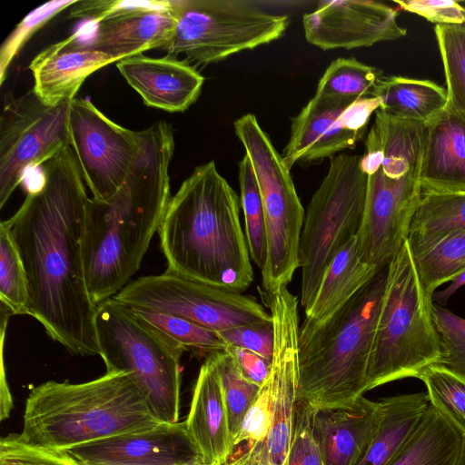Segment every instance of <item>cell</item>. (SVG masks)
Returning <instances> with one entry per match:
<instances>
[{
    "instance_id": "f1b7e54d",
    "label": "cell",
    "mask_w": 465,
    "mask_h": 465,
    "mask_svg": "<svg viewBox=\"0 0 465 465\" xmlns=\"http://www.w3.org/2000/svg\"><path fill=\"white\" fill-rule=\"evenodd\" d=\"M465 231V193L422 194L411 220L408 242L412 255Z\"/></svg>"
},
{
    "instance_id": "ac0fdd59",
    "label": "cell",
    "mask_w": 465,
    "mask_h": 465,
    "mask_svg": "<svg viewBox=\"0 0 465 465\" xmlns=\"http://www.w3.org/2000/svg\"><path fill=\"white\" fill-rule=\"evenodd\" d=\"M82 462L190 465L203 463L184 421L160 425L67 450Z\"/></svg>"
},
{
    "instance_id": "83f0119b",
    "label": "cell",
    "mask_w": 465,
    "mask_h": 465,
    "mask_svg": "<svg viewBox=\"0 0 465 465\" xmlns=\"http://www.w3.org/2000/svg\"><path fill=\"white\" fill-rule=\"evenodd\" d=\"M463 437L429 405L420 424L389 465H456Z\"/></svg>"
},
{
    "instance_id": "7bdbcfd3",
    "label": "cell",
    "mask_w": 465,
    "mask_h": 465,
    "mask_svg": "<svg viewBox=\"0 0 465 465\" xmlns=\"http://www.w3.org/2000/svg\"><path fill=\"white\" fill-rule=\"evenodd\" d=\"M272 401L271 381L268 376L242 420L240 430L233 442L234 450L242 444H243L242 447L243 450L264 440L272 421Z\"/></svg>"
},
{
    "instance_id": "ee69618b",
    "label": "cell",
    "mask_w": 465,
    "mask_h": 465,
    "mask_svg": "<svg viewBox=\"0 0 465 465\" xmlns=\"http://www.w3.org/2000/svg\"><path fill=\"white\" fill-rule=\"evenodd\" d=\"M218 334L227 346L247 349L272 361L274 346L272 322L241 325L219 331Z\"/></svg>"
},
{
    "instance_id": "ba28073f",
    "label": "cell",
    "mask_w": 465,
    "mask_h": 465,
    "mask_svg": "<svg viewBox=\"0 0 465 465\" xmlns=\"http://www.w3.org/2000/svg\"><path fill=\"white\" fill-rule=\"evenodd\" d=\"M95 323L106 371L128 372L160 422H179L184 351L113 298L97 306Z\"/></svg>"
},
{
    "instance_id": "7a4b0ae2",
    "label": "cell",
    "mask_w": 465,
    "mask_h": 465,
    "mask_svg": "<svg viewBox=\"0 0 465 465\" xmlns=\"http://www.w3.org/2000/svg\"><path fill=\"white\" fill-rule=\"evenodd\" d=\"M139 139L137 157L121 188L106 201L89 198L86 204L83 258L96 306L117 294L138 271L172 197V126L157 122L140 131Z\"/></svg>"
},
{
    "instance_id": "44dd1931",
    "label": "cell",
    "mask_w": 465,
    "mask_h": 465,
    "mask_svg": "<svg viewBox=\"0 0 465 465\" xmlns=\"http://www.w3.org/2000/svg\"><path fill=\"white\" fill-rule=\"evenodd\" d=\"M184 425L204 465H226L230 461L234 445L213 354L200 368Z\"/></svg>"
},
{
    "instance_id": "4dcf8cb0",
    "label": "cell",
    "mask_w": 465,
    "mask_h": 465,
    "mask_svg": "<svg viewBox=\"0 0 465 465\" xmlns=\"http://www.w3.org/2000/svg\"><path fill=\"white\" fill-rule=\"evenodd\" d=\"M412 256L422 287L432 298L438 287L465 270V231L450 235Z\"/></svg>"
},
{
    "instance_id": "277c9868",
    "label": "cell",
    "mask_w": 465,
    "mask_h": 465,
    "mask_svg": "<svg viewBox=\"0 0 465 465\" xmlns=\"http://www.w3.org/2000/svg\"><path fill=\"white\" fill-rule=\"evenodd\" d=\"M426 124L378 109L365 136L361 167L367 174V193L356 241L360 259L370 266L388 262L408 240L422 196Z\"/></svg>"
},
{
    "instance_id": "1f68e13d",
    "label": "cell",
    "mask_w": 465,
    "mask_h": 465,
    "mask_svg": "<svg viewBox=\"0 0 465 465\" xmlns=\"http://www.w3.org/2000/svg\"><path fill=\"white\" fill-rule=\"evenodd\" d=\"M383 72L354 57H340L327 67L317 85L315 94L360 99L371 96Z\"/></svg>"
},
{
    "instance_id": "681fc988",
    "label": "cell",
    "mask_w": 465,
    "mask_h": 465,
    "mask_svg": "<svg viewBox=\"0 0 465 465\" xmlns=\"http://www.w3.org/2000/svg\"><path fill=\"white\" fill-rule=\"evenodd\" d=\"M456 465H465V438H463L462 447L459 458L457 460Z\"/></svg>"
},
{
    "instance_id": "d590c367",
    "label": "cell",
    "mask_w": 465,
    "mask_h": 465,
    "mask_svg": "<svg viewBox=\"0 0 465 465\" xmlns=\"http://www.w3.org/2000/svg\"><path fill=\"white\" fill-rule=\"evenodd\" d=\"M0 302L11 314L28 315V283L19 252L6 227L0 224Z\"/></svg>"
},
{
    "instance_id": "cb8c5ba5",
    "label": "cell",
    "mask_w": 465,
    "mask_h": 465,
    "mask_svg": "<svg viewBox=\"0 0 465 465\" xmlns=\"http://www.w3.org/2000/svg\"><path fill=\"white\" fill-rule=\"evenodd\" d=\"M175 26L170 10L131 12L97 24L91 46L115 62L169 44Z\"/></svg>"
},
{
    "instance_id": "2e32d148",
    "label": "cell",
    "mask_w": 465,
    "mask_h": 465,
    "mask_svg": "<svg viewBox=\"0 0 465 465\" xmlns=\"http://www.w3.org/2000/svg\"><path fill=\"white\" fill-rule=\"evenodd\" d=\"M393 7L372 0L320 1L302 16L305 39L322 50L353 49L406 35Z\"/></svg>"
},
{
    "instance_id": "8fae6325",
    "label": "cell",
    "mask_w": 465,
    "mask_h": 465,
    "mask_svg": "<svg viewBox=\"0 0 465 465\" xmlns=\"http://www.w3.org/2000/svg\"><path fill=\"white\" fill-rule=\"evenodd\" d=\"M175 26L169 55L208 64L279 39L289 18L240 0H172Z\"/></svg>"
},
{
    "instance_id": "d6986e66",
    "label": "cell",
    "mask_w": 465,
    "mask_h": 465,
    "mask_svg": "<svg viewBox=\"0 0 465 465\" xmlns=\"http://www.w3.org/2000/svg\"><path fill=\"white\" fill-rule=\"evenodd\" d=\"M116 67L147 106L170 113L183 112L199 97L204 77L186 60L166 55H134Z\"/></svg>"
},
{
    "instance_id": "f6af8a7d",
    "label": "cell",
    "mask_w": 465,
    "mask_h": 465,
    "mask_svg": "<svg viewBox=\"0 0 465 465\" xmlns=\"http://www.w3.org/2000/svg\"><path fill=\"white\" fill-rule=\"evenodd\" d=\"M402 10L415 14L430 23L444 25H464L465 7L453 0H395Z\"/></svg>"
},
{
    "instance_id": "d6a6232c",
    "label": "cell",
    "mask_w": 465,
    "mask_h": 465,
    "mask_svg": "<svg viewBox=\"0 0 465 465\" xmlns=\"http://www.w3.org/2000/svg\"><path fill=\"white\" fill-rule=\"evenodd\" d=\"M238 180L250 256L262 271L267 258L265 219L254 171L246 154L238 163Z\"/></svg>"
},
{
    "instance_id": "603a6c76",
    "label": "cell",
    "mask_w": 465,
    "mask_h": 465,
    "mask_svg": "<svg viewBox=\"0 0 465 465\" xmlns=\"http://www.w3.org/2000/svg\"><path fill=\"white\" fill-rule=\"evenodd\" d=\"M422 194L465 193V116L449 104L426 124Z\"/></svg>"
},
{
    "instance_id": "ffe728a7",
    "label": "cell",
    "mask_w": 465,
    "mask_h": 465,
    "mask_svg": "<svg viewBox=\"0 0 465 465\" xmlns=\"http://www.w3.org/2000/svg\"><path fill=\"white\" fill-rule=\"evenodd\" d=\"M79 33L53 44L31 62L34 92L46 104L74 99L84 80L115 62L110 55L79 40Z\"/></svg>"
},
{
    "instance_id": "c3c4849f",
    "label": "cell",
    "mask_w": 465,
    "mask_h": 465,
    "mask_svg": "<svg viewBox=\"0 0 465 465\" xmlns=\"http://www.w3.org/2000/svg\"><path fill=\"white\" fill-rule=\"evenodd\" d=\"M83 463L84 465H147V464H137V463H112V462H83ZM194 464H198V463H194ZM194 464H190V465H194Z\"/></svg>"
},
{
    "instance_id": "e575fe53",
    "label": "cell",
    "mask_w": 465,
    "mask_h": 465,
    "mask_svg": "<svg viewBox=\"0 0 465 465\" xmlns=\"http://www.w3.org/2000/svg\"><path fill=\"white\" fill-rule=\"evenodd\" d=\"M443 65L448 104L465 116V25L434 27Z\"/></svg>"
},
{
    "instance_id": "8d00e7d4",
    "label": "cell",
    "mask_w": 465,
    "mask_h": 465,
    "mask_svg": "<svg viewBox=\"0 0 465 465\" xmlns=\"http://www.w3.org/2000/svg\"><path fill=\"white\" fill-rule=\"evenodd\" d=\"M213 356L220 376L229 428L234 442L242 420L256 399L261 387L242 376L234 359L226 351H217Z\"/></svg>"
},
{
    "instance_id": "60d3db41",
    "label": "cell",
    "mask_w": 465,
    "mask_h": 465,
    "mask_svg": "<svg viewBox=\"0 0 465 465\" xmlns=\"http://www.w3.org/2000/svg\"><path fill=\"white\" fill-rule=\"evenodd\" d=\"M171 8L172 0H77L70 7L68 16L98 24L131 12Z\"/></svg>"
},
{
    "instance_id": "7402d4cb",
    "label": "cell",
    "mask_w": 465,
    "mask_h": 465,
    "mask_svg": "<svg viewBox=\"0 0 465 465\" xmlns=\"http://www.w3.org/2000/svg\"><path fill=\"white\" fill-rule=\"evenodd\" d=\"M381 415V401L364 396L346 407L315 411L313 430L323 465H357Z\"/></svg>"
},
{
    "instance_id": "f546056e",
    "label": "cell",
    "mask_w": 465,
    "mask_h": 465,
    "mask_svg": "<svg viewBox=\"0 0 465 465\" xmlns=\"http://www.w3.org/2000/svg\"><path fill=\"white\" fill-rule=\"evenodd\" d=\"M129 308L138 318L161 334L167 341L183 351L204 352L209 356L217 351H224L227 347V344L217 331L187 319L153 310Z\"/></svg>"
},
{
    "instance_id": "6da1fadb",
    "label": "cell",
    "mask_w": 465,
    "mask_h": 465,
    "mask_svg": "<svg viewBox=\"0 0 465 465\" xmlns=\"http://www.w3.org/2000/svg\"><path fill=\"white\" fill-rule=\"evenodd\" d=\"M41 166L39 183L2 222L26 272L28 315L72 354L100 355L97 306L89 295L83 258L89 199L84 179L71 146Z\"/></svg>"
},
{
    "instance_id": "3957f363",
    "label": "cell",
    "mask_w": 465,
    "mask_h": 465,
    "mask_svg": "<svg viewBox=\"0 0 465 465\" xmlns=\"http://www.w3.org/2000/svg\"><path fill=\"white\" fill-rule=\"evenodd\" d=\"M240 198L213 161L197 166L171 197L158 231L167 271L242 292L253 281Z\"/></svg>"
},
{
    "instance_id": "bcb514c9",
    "label": "cell",
    "mask_w": 465,
    "mask_h": 465,
    "mask_svg": "<svg viewBox=\"0 0 465 465\" xmlns=\"http://www.w3.org/2000/svg\"><path fill=\"white\" fill-rule=\"evenodd\" d=\"M224 351L234 359L247 381L259 387L263 385L270 374L272 361L241 347L228 345Z\"/></svg>"
},
{
    "instance_id": "e0dca14e",
    "label": "cell",
    "mask_w": 465,
    "mask_h": 465,
    "mask_svg": "<svg viewBox=\"0 0 465 465\" xmlns=\"http://www.w3.org/2000/svg\"><path fill=\"white\" fill-rule=\"evenodd\" d=\"M357 99L315 94L292 118L290 139L282 159L291 171L294 164H312L353 149L364 134L345 129L341 114Z\"/></svg>"
},
{
    "instance_id": "b9f144b4",
    "label": "cell",
    "mask_w": 465,
    "mask_h": 465,
    "mask_svg": "<svg viewBox=\"0 0 465 465\" xmlns=\"http://www.w3.org/2000/svg\"><path fill=\"white\" fill-rule=\"evenodd\" d=\"M315 411L305 401H297L288 465H323L313 430Z\"/></svg>"
},
{
    "instance_id": "9c48e42d",
    "label": "cell",
    "mask_w": 465,
    "mask_h": 465,
    "mask_svg": "<svg viewBox=\"0 0 465 465\" xmlns=\"http://www.w3.org/2000/svg\"><path fill=\"white\" fill-rule=\"evenodd\" d=\"M361 159L344 153L331 157L308 205L299 245L304 312L312 307L329 264L361 227L367 193Z\"/></svg>"
},
{
    "instance_id": "7dc6e473",
    "label": "cell",
    "mask_w": 465,
    "mask_h": 465,
    "mask_svg": "<svg viewBox=\"0 0 465 465\" xmlns=\"http://www.w3.org/2000/svg\"><path fill=\"white\" fill-rule=\"evenodd\" d=\"M465 285V270L453 277L450 283L444 290L435 292L432 295V302L443 306L449 299L462 286Z\"/></svg>"
},
{
    "instance_id": "4fadbf2b",
    "label": "cell",
    "mask_w": 465,
    "mask_h": 465,
    "mask_svg": "<svg viewBox=\"0 0 465 465\" xmlns=\"http://www.w3.org/2000/svg\"><path fill=\"white\" fill-rule=\"evenodd\" d=\"M270 309L274 346L270 370L272 415L264 440L243 449L231 465H288L293 438L299 375L298 301L284 286L262 294Z\"/></svg>"
},
{
    "instance_id": "74e56055",
    "label": "cell",
    "mask_w": 465,
    "mask_h": 465,
    "mask_svg": "<svg viewBox=\"0 0 465 465\" xmlns=\"http://www.w3.org/2000/svg\"><path fill=\"white\" fill-rule=\"evenodd\" d=\"M432 315L440 344L436 364L465 378V319L434 302Z\"/></svg>"
},
{
    "instance_id": "7c38bea8",
    "label": "cell",
    "mask_w": 465,
    "mask_h": 465,
    "mask_svg": "<svg viewBox=\"0 0 465 465\" xmlns=\"http://www.w3.org/2000/svg\"><path fill=\"white\" fill-rule=\"evenodd\" d=\"M113 299L129 307L176 315L217 332L272 322L271 314L252 296L167 270L162 274L142 276L130 282Z\"/></svg>"
},
{
    "instance_id": "d4e9b609",
    "label": "cell",
    "mask_w": 465,
    "mask_h": 465,
    "mask_svg": "<svg viewBox=\"0 0 465 465\" xmlns=\"http://www.w3.org/2000/svg\"><path fill=\"white\" fill-rule=\"evenodd\" d=\"M380 267L360 259L356 237L352 238L329 264L304 322L314 325L325 322L373 278Z\"/></svg>"
},
{
    "instance_id": "8992f818",
    "label": "cell",
    "mask_w": 465,
    "mask_h": 465,
    "mask_svg": "<svg viewBox=\"0 0 465 465\" xmlns=\"http://www.w3.org/2000/svg\"><path fill=\"white\" fill-rule=\"evenodd\" d=\"M391 261V260H390ZM390 261L329 320L299 329L297 401L346 407L367 391V373Z\"/></svg>"
},
{
    "instance_id": "f35d334b",
    "label": "cell",
    "mask_w": 465,
    "mask_h": 465,
    "mask_svg": "<svg viewBox=\"0 0 465 465\" xmlns=\"http://www.w3.org/2000/svg\"><path fill=\"white\" fill-rule=\"evenodd\" d=\"M77 0L51 1L29 13L6 37L0 48V83L5 81L6 71L25 42L51 18Z\"/></svg>"
},
{
    "instance_id": "ab89813d",
    "label": "cell",
    "mask_w": 465,
    "mask_h": 465,
    "mask_svg": "<svg viewBox=\"0 0 465 465\" xmlns=\"http://www.w3.org/2000/svg\"><path fill=\"white\" fill-rule=\"evenodd\" d=\"M0 465H84L64 450L30 445L20 434L11 433L0 440Z\"/></svg>"
},
{
    "instance_id": "f907efd6",
    "label": "cell",
    "mask_w": 465,
    "mask_h": 465,
    "mask_svg": "<svg viewBox=\"0 0 465 465\" xmlns=\"http://www.w3.org/2000/svg\"><path fill=\"white\" fill-rule=\"evenodd\" d=\"M194 465H204L203 463H198V464H194ZM226 465H231L230 463H227Z\"/></svg>"
},
{
    "instance_id": "816d5d0a",
    "label": "cell",
    "mask_w": 465,
    "mask_h": 465,
    "mask_svg": "<svg viewBox=\"0 0 465 465\" xmlns=\"http://www.w3.org/2000/svg\"><path fill=\"white\" fill-rule=\"evenodd\" d=\"M461 4H462V3H461ZM462 5H463V6L465 7V3H464V4H462Z\"/></svg>"
},
{
    "instance_id": "9a60e30c",
    "label": "cell",
    "mask_w": 465,
    "mask_h": 465,
    "mask_svg": "<svg viewBox=\"0 0 465 465\" xmlns=\"http://www.w3.org/2000/svg\"><path fill=\"white\" fill-rule=\"evenodd\" d=\"M68 127L70 146L93 198L110 199L135 162L139 132L115 124L84 98L71 101Z\"/></svg>"
},
{
    "instance_id": "30bf717a",
    "label": "cell",
    "mask_w": 465,
    "mask_h": 465,
    "mask_svg": "<svg viewBox=\"0 0 465 465\" xmlns=\"http://www.w3.org/2000/svg\"><path fill=\"white\" fill-rule=\"evenodd\" d=\"M234 132L252 165L266 229L267 258L262 272L264 292L287 286L299 268V245L304 210L290 170L253 114L234 124Z\"/></svg>"
},
{
    "instance_id": "4316f807",
    "label": "cell",
    "mask_w": 465,
    "mask_h": 465,
    "mask_svg": "<svg viewBox=\"0 0 465 465\" xmlns=\"http://www.w3.org/2000/svg\"><path fill=\"white\" fill-rule=\"evenodd\" d=\"M388 115L428 124L447 105L446 88L426 79L382 76L371 92Z\"/></svg>"
},
{
    "instance_id": "484cf974",
    "label": "cell",
    "mask_w": 465,
    "mask_h": 465,
    "mask_svg": "<svg viewBox=\"0 0 465 465\" xmlns=\"http://www.w3.org/2000/svg\"><path fill=\"white\" fill-rule=\"evenodd\" d=\"M382 415L370 445L357 465H389L420 424L430 405L426 392L379 400Z\"/></svg>"
},
{
    "instance_id": "836d02e7",
    "label": "cell",
    "mask_w": 465,
    "mask_h": 465,
    "mask_svg": "<svg viewBox=\"0 0 465 465\" xmlns=\"http://www.w3.org/2000/svg\"><path fill=\"white\" fill-rule=\"evenodd\" d=\"M418 379L426 387L430 405L465 438V378L439 364L425 368Z\"/></svg>"
},
{
    "instance_id": "52a82bcc",
    "label": "cell",
    "mask_w": 465,
    "mask_h": 465,
    "mask_svg": "<svg viewBox=\"0 0 465 465\" xmlns=\"http://www.w3.org/2000/svg\"><path fill=\"white\" fill-rule=\"evenodd\" d=\"M432 298L420 281L408 240L391 259L367 373V391L418 378L436 364L440 344Z\"/></svg>"
},
{
    "instance_id": "5b68a950",
    "label": "cell",
    "mask_w": 465,
    "mask_h": 465,
    "mask_svg": "<svg viewBox=\"0 0 465 465\" xmlns=\"http://www.w3.org/2000/svg\"><path fill=\"white\" fill-rule=\"evenodd\" d=\"M23 420L24 441L64 450L162 423L131 375L117 371L81 383L48 381L34 387Z\"/></svg>"
},
{
    "instance_id": "5bb4252c",
    "label": "cell",
    "mask_w": 465,
    "mask_h": 465,
    "mask_svg": "<svg viewBox=\"0 0 465 465\" xmlns=\"http://www.w3.org/2000/svg\"><path fill=\"white\" fill-rule=\"evenodd\" d=\"M70 104L48 105L33 89L6 99L0 116V208L28 168L42 165L70 146Z\"/></svg>"
}]
</instances>
